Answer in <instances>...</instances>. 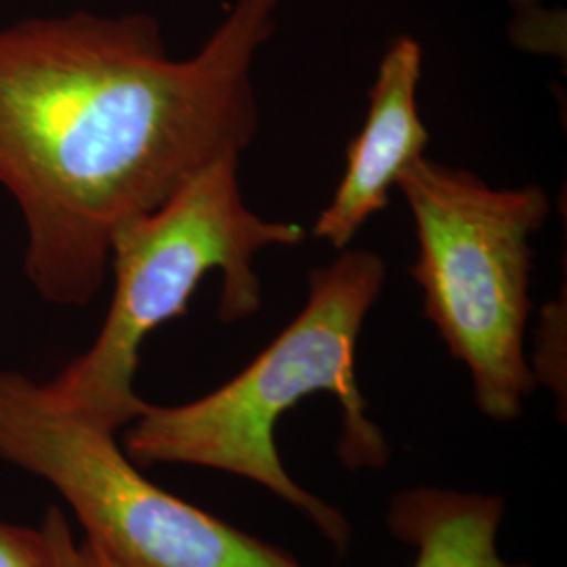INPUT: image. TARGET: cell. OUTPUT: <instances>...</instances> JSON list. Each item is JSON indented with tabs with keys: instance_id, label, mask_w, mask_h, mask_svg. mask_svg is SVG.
Returning a JSON list of instances; mask_svg holds the SVG:
<instances>
[{
	"instance_id": "obj_1",
	"label": "cell",
	"mask_w": 567,
	"mask_h": 567,
	"mask_svg": "<svg viewBox=\"0 0 567 567\" xmlns=\"http://www.w3.org/2000/svg\"><path fill=\"white\" fill-rule=\"evenodd\" d=\"M280 0H236L175 60L147 13L0 25V187L25 227L23 271L47 303L89 305L124 221L259 133L252 65Z\"/></svg>"
},
{
	"instance_id": "obj_2",
	"label": "cell",
	"mask_w": 567,
	"mask_h": 567,
	"mask_svg": "<svg viewBox=\"0 0 567 567\" xmlns=\"http://www.w3.org/2000/svg\"><path fill=\"white\" fill-rule=\"evenodd\" d=\"M385 278V261L370 250H341L339 259L313 269L303 309L234 379L187 404H145L124 435L128 458L140 466H203L244 477L303 511L344 550L349 522L290 477L276 426L305 398L330 393L343 408L341 463L351 471L389 465L391 447L365 414L355 374L358 341Z\"/></svg>"
},
{
	"instance_id": "obj_3",
	"label": "cell",
	"mask_w": 567,
	"mask_h": 567,
	"mask_svg": "<svg viewBox=\"0 0 567 567\" xmlns=\"http://www.w3.org/2000/svg\"><path fill=\"white\" fill-rule=\"evenodd\" d=\"M238 171L240 154H225L161 206L114 231L107 316L91 347L44 383L58 402L114 433L131 425L147 404L135 391L145 339L189 311L210 271L221 274V322L259 313L264 288L255 271L257 255L297 246L307 231L259 217L244 200Z\"/></svg>"
},
{
	"instance_id": "obj_4",
	"label": "cell",
	"mask_w": 567,
	"mask_h": 567,
	"mask_svg": "<svg viewBox=\"0 0 567 567\" xmlns=\"http://www.w3.org/2000/svg\"><path fill=\"white\" fill-rule=\"evenodd\" d=\"M395 187L412 213L419 255L410 276L423 313L471 377L480 412L498 423L522 416L538 385L526 358L532 313V236L550 213L540 185L498 189L465 168L426 156Z\"/></svg>"
},
{
	"instance_id": "obj_5",
	"label": "cell",
	"mask_w": 567,
	"mask_h": 567,
	"mask_svg": "<svg viewBox=\"0 0 567 567\" xmlns=\"http://www.w3.org/2000/svg\"><path fill=\"white\" fill-rule=\"evenodd\" d=\"M0 461L53 487L114 567H305L150 482L114 431L18 370H0Z\"/></svg>"
},
{
	"instance_id": "obj_6",
	"label": "cell",
	"mask_w": 567,
	"mask_h": 567,
	"mask_svg": "<svg viewBox=\"0 0 567 567\" xmlns=\"http://www.w3.org/2000/svg\"><path fill=\"white\" fill-rule=\"evenodd\" d=\"M423 79V47L410 34L386 44L362 131L347 147L344 175L311 234L337 250L389 206L391 187L405 166L425 156L429 131L419 116L416 91Z\"/></svg>"
},
{
	"instance_id": "obj_7",
	"label": "cell",
	"mask_w": 567,
	"mask_h": 567,
	"mask_svg": "<svg viewBox=\"0 0 567 567\" xmlns=\"http://www.w3.org/2000/svg\"><path fill=\"white\" fill-rule=\"evenodd\" d=\"M505 511L503 496L419 486L391 498L385 522L393 538L416 548L414 567H532L498 553Z\"/></svg>"
},
{
	"instance_id": "obj_8",
	"label": "cell",
	"mask_w": 567,
	"mask_h": 567,
	"mask_svg": "<svg viewBox=\"0 0 567 567\" xmlns=\"http://www.w3.org/2000/svg\"><path fill=\"white\" fill-rule=\"evenodd\" d=\"M42 536L51 550L53 567H114L86 540H76L70 522L60 507L47 508L42 519Z\"/></svg>"
},
{
	"instance_id": "obj_9",
	"label": "cell",
	"mask_w": 567,
	"mask_h": 567,
	"mask_svg": "<svg viewBox=\"0 0 567 567\" xmlns=\"http://www.w3.org/2000/svg\"><path fill=\"white\" fill-rule=\"evenodd\" d=\"M0 567H53L41 527L0 522Z\"/></svg>"
},
{
	"instance_id": "obj_10",
	"label": "cell",
	"mask_w": 567,
	"mask_h": 567,
	"mask_svg": "<svg viewBox=\"0 0 567 567\" xmlns=\"http://www.w3.org/2000/svg\"><path fill=\"white\" fill-rule=\"evenodd\" d=\"M508 2H511L513 11H515V20H522V18H527V16H532V13L543 9L540 0H508Z\"/></svg>"
}]
</instances>
